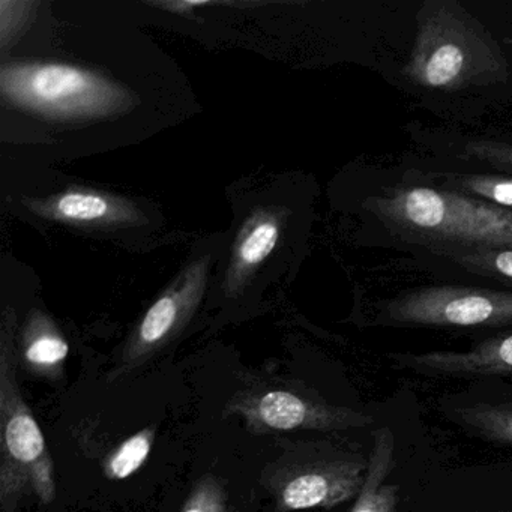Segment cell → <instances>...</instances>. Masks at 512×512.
<instances>
[{"label":"cell","mask_w":512,"mask_h":512,"mask_svg":"<svg viewBox=\"0 0 512 512\" xmlns=\"http://www.w3.org/2000/svg\"><path fill=\"white\" fill-rule=\"evenodd\" d=\"M364 208L382 241L416 256L512 250V211L436 187L421 172L383 182Z\"/></svg>","instance_id":"obj_1"},{"label":"cell","mask_w":512,"mask_h":512,"mask_svg":"<svg viewBox=\"0 0 512 512\" xmlns=\"http://www.w3.org/2000/svg\"><path fill=\"white\" fill-rule=\"evenodd\" d=\"M4 329L0 350V506L14 512L28 496L50 505L55 466L46 437L17 383L13 332Z\"/></svg>","instance_id":"obj_2"},{"label":"cell","mask_w":512,"mask_h":512,"mask_svg":"<svg viewBox=\"0 0 512 512\" xmlns=\"http://www.w3.org/2000/svg\"><path fill=\"white\" fill-rule=\"evenodd\" d=\"M368 460L317 443H299L262 472V485L278 512L334 508L358 497Z\"/></svg>","instance_id":"obj_3"},{"label":"cell","mask_w":512,"mask_h":512,"mask_svg":"<svg viewBox=\"0 0 512 512\" xmlns=\"http://www.w3.org/2000/svg\"><path fill=\"white\" fill-rule=\"evenodd\" d=\"M5 100L50 118H95L124 106L127 95L104 77L65 64H10L2 68Z\"/></svg>","instance_id":"obj_4"},{"label":"cell","mask_w":512,"mask_h":512,"mask_svg":"<svg viewBox=\"0 0 512 512\" xmlns=\"http://www.w3.org/2000/svg\"><path fill=\"white\" fill-rule=\"evenodd\" d=\"M376 323L395 328H512V290L470 284L415 287L383 301Z\"/></svg>","instance_id":"obj_5"},{"label":"cell","mask_w":512,"mask_h":512,"mask_svg":"<svg viewBox=\"0 0 512 512\" xmlns=\"http://www.w3.org/2000/svg\"><path fill=\"white\" fill-rule=\"evenodd\" d=\"M224 415L241 416L254 434L350 430L367 427L373 422L370 415L332 406L311 392L265 383L239 391L227 403Z\"/></svg>","instance_id":"obj_6"},{"label":"cell","mask_w":512,"mask_h":512,"mask_svg":"<svg viewBox=\"0 0 512 512\" xmlns=\"http://www.w3.org/2000/svg\"><path fill=\"white\" fill-rule=\"evenodd\" d=\"M451 14H430L419 28L403 76L431 92L463 89L475 79L479 40Z\"/></svg>","instance_id":"obj_7"},{"label":"cell","mask_w":512,"mask_h":512,"mask_svg":"<svg viewBox=\"0 0 512 512\" xmlns=\"http://www.w3.org/2000/svg\"><path fill=\"white\" fill-rule=\"evenodd\" d=\"M395 367L430 377L478 379L512 376V332L485 338L464 352L391 353Z\"/></svg>","instance_id":"obj_8"},{"label":"cell","mask_w":512,"mask_h":512,"mask_svg":"<svg viewBox=\"0 0 512 512\" xmlns=\"http://www.w3.org/2000/svg\"><path fill=\"white\" fill-rule=\"evenodd\" d=\"M200 287V283H185L181 289L167 292L152 304L128 341L122 358L121 374L122 371L139 367L172 340L173 335L193 313L199 301Z\"/></svg>","instance_id":"obj_9"},{"label":"cell","mask_w":512,"mask_h":512,"mask_svg":"<svg viewBox=\"0 0 512 512\" xmlns=\"http://www.w3.org/2000/svg\"><path fill=\"white\" fill-rule=\"evenodd\" d=\"M394 449L389 428L374 430L364 485L349 512H397V487L385 482L394 469Z\"/></svg>","instance_id":"obj_10"},{"label":"cell","mask_w":512,"mask_h":512,"mask_svg":"<svg viewBox=\"0 0 512 512\" xmlns=\"http://www.w3.org/2000/svg\"><path fill=\"white\" fill-rule=\"evenodd\" d=\"M427 265L436 266L452 277L475 278L512 290V250H466L421 256Z\"/></svg>","instance_id":"obj_11"},{"label":"cell","mask_w":512,"mask_h":512,"mask_svg":"<svg viewBox=\"0 0 512 512\" xmlns=\"http://www.w3.org/2000/svg\"><path fill=\"white\" fill-rule=\"evenodd\" d=\"M421 175L436 187L457 191L464 196L512 211V175L461 170H427L421 172Z\"/></svg>","instance_id":"obj_12"},{"label":"cell","mask_w":512,"mask_h":512,"mask_svg":"<svg viewBox=\"0 0 512 512\" xmlns=\"http://www.w3.org/2000/svg\"><path fill=\"white\" fill-rule=\"evenodd\" d=\"M70 344L50 326V323H32L22 344V361L29 373L47 379L62 376Z\"/></svg>","instance_id":"obj_13"},{"label":"cell","mask_w":512,"mask_h":512,"mask_svg":"<svg viewBox=\"0 0 512 512\" xmlns=\"http://www.w3.org/2000/svg\"><path fill=\"white\" fill-rule=\"evenodd\" d=\"M43 214L70 223H98L121 220L130 211L115 200L91 191H70L56 197L49 205L40 206Z\"/></svg>","instance_id":"obj_14"},{"label":"cell","mask_w":512,"mask_h":512,"mask_svg":"<svg viewBox=\"0 0 512 512\" xmlns=\"http://www.w3.org/2000/svg\"><path fill=\"white\" fill-rule=\"evenodd\" d=\"M280 224L274 217L257 218L236 245L235 265L239 272L250 271L271 256L280 239Z\"/></svg>","instance_id":"obj_15"},{"label":"cell","mask_w":512,"mask_h":512,"mask_svg":"<svg viewBox=\"0 0 512 512\" xmlns=\"http://www.w3.org/2000/svg\"><path fill=\"white\" fill-rule=\"evenodd\" d=\"M457 416L478 436L491 442L512 445V401L463 407L458 410Z\"/></svg>","instance_id":"obj_16"},{"label":"cell","mask_w":512,"mask_h":512,"mask_svg":"<svg viewBox=\"0 0 512 512\" xmlns=\"http://www.w3.org/2000/svg\"><path fill=\"white\" fill-rule=\"evenodd\" d=\"M155 427L143 428L113 449L103 463L104 476L112 481L130 478L148 460L155 443Z\"/></svg>","instance_id":"obj_17"},{"label":"cell","mask_w":512,"mask_h":512,"mask_svg":"<svg viewBox=\"0 0 512 512\" xmlns=\"http://www.w3.org/2000/svg\"><path fill=\"white\" fill-rule=\"evenodd\" d=\"M458 157L469 163L512 175V145L493 139H466L458 145Z\"/></svg>","instance_id":"obj_18"},{"label":"cell","mask_w":512,"mask_h":512,"mask_svg":"<svg viewBox=\"0 0 512 512\" xmlns=\"http://www.w3.org/2000/svg\"><path fill=\"white\" fill-rule=\"evenodd\" d=\"M181 512H229L226 493L218 478L202 476L191 488Z\"/></svg>","instance_id":"obj_19"},{"label":"cell","mask_w":512,"mask_h":512,"mask_svg":"<svg viewBox=\"0 0 512 512\" xmlns=\"http://www.w3.org/2000/svg\"><path fill=\"white\" fill-rule=\"evenodd\" d=\"M505 512H512V511H505Z\"/></svg>","instance_id":"obj_20"}]
</instances>
